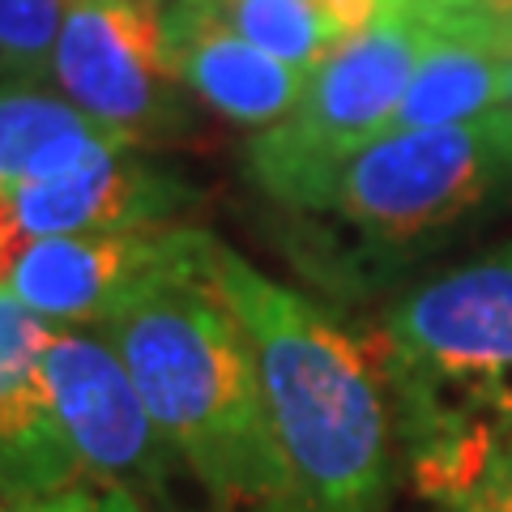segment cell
<instances>
[{
    "label": "cell",
    "instance_id": "6da1fadb",
    "mask_svg": "<svg viewBox=\"0 0 512 512\" xmlns=\"http://www.w3.org/2000/svg\"><path fill=\"white\" fill-rule=\"evenodd\" d=\"M210 282L252 342L286 470L282 512H384L397 423L372 342L227 244L210 252Z\"/></svg>",
    "mask_w": 512,
    "mask_h": 512
},
{
    "label": "cell",
    "instance_id": "7a4b0ae2",
    "mask_svg": "<svg viewBox=\"0 0 512 512\" xmlns=\"http://www.w3.org/2000/svg\"><path fill=\"white\" fill-rule=\"evenodd\" d=\"M372 350L410 487L457 508L512 448V244L402 295Z\"/></svg>",
    "mask_w": 512,
    "mask_h": 512
},
{
    "label": "cell",
    "instance_id": "3957f363",
    "mask_svg": "<svg viewBox=\"0 0 512 512\" xmlns=\"http://www.w3.org/2000/svg\"><path fill=\"white\" fill-rule=\"evenodd\" d=\"M99 329L210 508L282 512L286 470L261 372L239 316L210 282V265L158 282Z\"/></svg>",
    "mask_w": 512,
    "mask_h": 512
},
{
    "label": "cell",
    "instance_id": "277c9868",
    "mask_svg": "<svg viewBox=\"0 0 512 512\" xmlns=\"http://www.w3.org/2000/svg\"><path fill=\"white\" fill-rule=\"evenodd\" d=\"M431 39L410 9L384 5L359 39L312 73L291 116L252 141L248 175L291 210H320L333 175L389 133Z\"/></svg>",
    "mask_w": 512,
    "mask_h": 512
},
{
    "label": "cell",
    "instance_id": "5b68a950",
    "mask_svg": "<svg viewBox=\"0 0 512 512\" xmlns=\"http://www.w3.org/2000/svg\"><path fill=\"white\" fill-rule=\"evenodd\" d=\"M512 180L491 120L384 133L333 175L320 210L380 248H414L461 227Z\"/></svg>",
    "mask_w": 512,
    "mask_h": 512
},
{
    "label": "cell",
    "instance_id": "8992f818",
    "mask_svg": "<svg viewBox=\"0 0 512 512\" xmlns=\"http://www.w3.org/2000/svg\"><path fill=\"white\" fill-rule=\"evenodd\" d=\"M52 77L64 99L124 146L180 124V77L154 0H64Z\"/></svg>",
    "mask_w": 512,
    "mask_h": 512
},
{
    "label": "cell",
    "instance_id": "52a82bcc",
    "mask_svg": "<svg viewBox=\"0 0 512 512\" xmlns=\"http://www.w3.org/2000/svg\"><path fill=\"white\" fill-rule=\"evenodd\" d=\"M214 244L218 239L210 231L184 222L30 239L9 269L5 295L56 325H107L158 282L205 269Z\"/></svg>",
    "mask_w": 512,
    "mask_h": 512
},
{
    "label": "cell",
    "instance_id": "ba28073f",
    "mask_svg": "<svg viewBox=\"0 0 512 512\" xmlns=\"http://www.w3.org/2000/svg\"><path fill=\"white\" fill-rule=\"evenodd\" d=\"M43 376L86 474L167 504L175 453L107 333L56 325L43 350Z\"/></svg>",
    "mask_w": 512,
    "mask_h": 512
},
{
    "label": "cell",
    "instance_id": "9c48e42d",
    "mask_svg": "<svg viewBox=\"0 0 512 512\" xmlns=\"http://www.w3.org/2000/svg\"><path fill=\"white\" fill-rule=\"evenodd\" d=\"M52 320L26 312L0 291V500H35L82 483L86 466L64 436L52 389L43 376V350Z\"/></svg>",
    "mask_w": 512,
    "mask_h": 512
},
{
    "label": "cell",
    "instance_id": "30bf717a",
    "mask_svg": "<svg viewBox=\"0 0 512 512\" xmlns=\"http://www.w3.org/2000/svg\"><path fill=\"white\" fill-rule=\"evenodd\" d=\"M5 197L26 239H52L171 227L192 205V188L137 158L128 146H116L56 180L9 188Z\"/></svg>",
    "mask_w": 512,
    "mask_h": 512
},
{
    "label": "cell",
    "instance_id": "8fae6325",
    "mask_svg": "<svg viewBox=\"0 0 512 512\" xmlns=\"http://www.w3.org/2000/svg\"><path fill=\"white\" fill-rule=\"evenodd\" d=\"M167 52L180 86H188L218 116L248 128H269L291 116L312 82V73L252 47L192 0H180L167 13Z\"/></svg>",
    "mask_w": 512,
    "mask_h": 512
},
{
    "label": "cell",
    "instance_id": "7c38bea8",
    "mask_svg": "<svg viewBox=\"0 0 512 512\" xmlns=\"http://www.w3.org/2000/svg\"><path fill=\"white\" fill-rule=\"evenodd\" d=\"M116 146L124 141L69 99L30 86H0V192L56 180Z\"/></svg>",
    "mask_w": 512,
    "mask_h": 512
},
{
    "label": "cell",
    "instance_id": "4fadbf2b",
    "mask_svg": "<svg viewBox=\"0 0 512 512\" xmlns=\"http://www.w3.org/2000/svg\"><path fill=\"white\" fill-rule=\"evenodd\" d=\"M214 22L291 69L316 73L376 22L384 0H192Z\"/></svg>",
    "mask_w": 512,
    "mask_h": 512
},
{
    "label": "cell",
    "instance_id": "5bb4252c",
    "mask_svg": "<svg viewBox=\"0 0 512 512\" xmlns=\"http://www.w3.org/2000/svg\"><path fill=\"white\" fill-rule=\"evenodd\" d=\"M512 47L491 39L440 35L414 69L406 99L397 107L389 133H414V128H453L474 124L500 107L504 64Z\"/></svg>",
    "mask_w": 512,
    "mask_h": 512
},
{
    "label": "cell",
    "instance_id": "9a60e30c",
    "mask_svg": "<svg viewBox=\"0 0 512 512\" xmlns=\"http://www.w3.org/2000/svg\"><path fill=\"white\" fill-rule=\"evenodd\" d=\"M64 0H0V64L43 73L52 64Z\"/></svg>",
    "mask_w": 512,
    "mask_h": 512
},
{
    "label": "cell",
    "instance_id": "2e32d148",
    "mask_svg": "<svg viewBox=\"0 0 512 512\" xmlns=\"http://www.w3.org/2000/svg\"><path fill=\"white\" fill-rule=\"evenodd\" d=\"M5 512H146L137 491H128L120 483H103V478H82V483L35 495V500H13Z\"/></svg>",
    "mask_w": 512,
    "mask_h": 512
},
{
    "label": "cell",
    "instance_id": "e0dca14e",
    "mask_svg": "<svg viewBox=\"0 0 512 512\" xmlns=\"http://www.w3.org/2000/svg\"><path fill=\"white\" fill-rule=\"evenodd\" d=\"M448 512H512V448H504L483 470L474 491Z\"/></svg>",
    "mask_w": 512,
    "mask_h": 512
},
{
    "label": "cell",
    "instance_id": "ac0fdd59",
    "mask_svg": "<svg viewBox=\"0 0 512 512\" xmlns=\"http://www.w3.org/2000/svg\"><path fill=\"white\" fill-rule=\"evenodd\" d=\"M30 244V239L18 231V222H13V210H9V197L0 192V291H5L9 282V269L18 261V252Z\"/></svg>",
    "mask_w": 512,
    "mask_h": 512
},
{
    "label": "cell",
    "instance_id": "d6986e66",
    "mask_svg": "<svg viewBox=\"0 0 512 512\" xmlns=\"http://www.w3.org/2000/svg\"><path fill=\"white\" fill-rule=\"evenodd\" d=\"M491 128L504 137V146L512 150V52H508V64H504V94H500V107L491 111Z\"/></svg>",
    "mask_w": 512,
    "mask_h": 512
},
{
    "label": "cell",
    "instance_id": "ffe728a7",
    "mask_svg": "<svg viewBox=\"0 0 512 512\" xmlns=\"http://www.w3.org/2000/svg\"><path fill=\"white\" fill-rule=\"evenodd\" d=\"M491 5H495V9H504L508 18H512V0H491Z\"/></svg>",
    "mask_w": 512,
    "mask_h": 512
},
{
    "label": "cell",
    "instance_id": "44dd1931",
    "mask_svg": "<svg viewBox=\"0 0 512 512\" xmlns=\"http://www.w3.org/2000/svg\"><path fill=\"white\" fill-rule=\"evenodd\" d=\"M0 512H5V500H0Z\"/></svg>",
    "mask_w": 512,
    "mask_h": 512
},
{
    "label": "cell",
    "instance_id": "7402d4cb",
    "mask_svg": "<svg viewBox=\"0 0 512 512\" xmlns=\"http://www.w3.org/2000/svg\"><path fill=\"white\" fill-rule=\"evenodd\" d=\"M436 512H448V508H436Z\"/></svg>",
    "mask_w": 512,
    "mask_h": 512
},
{
    "label": "cell",
    "instance_id": "603a6c76",
    "mask_svg": "<svg viewBox=\"0 0 512 512\" xmlns=\"http://www.w3.org/2000/svg\"><path fill=\"white\" fill-rule=\"evenodd\" d=\"M384 5H393V0H384Z\"/></svg>",
    "mask_w": 512,
    "mask_h": 512
}]
</instances>
